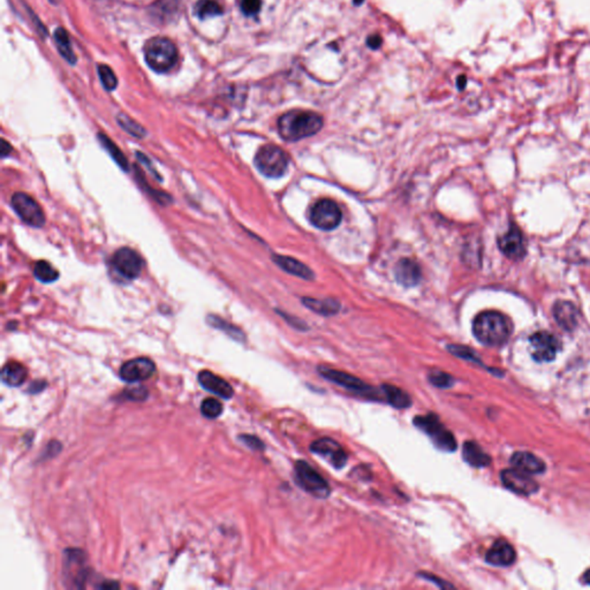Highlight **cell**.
<instances>
[{
	"label": "cell",
	"mask_w": 590,
	"mask_h": 590,
	"mask_svg": "<svg viewBox=\"0 0 590 590\" xmlns=\"http://www.w3.org/2000/svg\"><path fill=\"white\" fill-rule=\"evenodd\" d=\"M323 117L312 111L292 110L278 120V132L286 141L297 142L317 134L323 127Z\"/></svg>",
	"instance_id": "2"
},
{
	"label": "cell",
	"mask_w": 590,
	"mask_h": 590,
	"mask_svg": "<svg viewBox=\"0 0 590 590\" xmlns=\"http://www.w3.org/2000/svg\"><path fill=\"white\" fill-rule=\"evenodd\" d=\"M532 357L537 362H550L560 349L559 340L547 331H539L530 338Z\"/></svg>",
	"instance_id": "11"
},
{
	"label": "cell",
	"mask_w": 590,
	"mask_h": 590,
	"mask_svg": "<svg viewBox=\"0 0 590 590\" xmlns=\"http://www.w3.org/2000/svg\"><path fill=\"white\" fill-rule=\"evenodd\" d=\"M98 74H100V81L103 83L104 88L109 91L115 90L118 85V80L113 73V70L107 65H100Z\"/></svg>",
	"instance_id": "32"
},
{
	"label": "cell",
	"mask_w": 590,
	"mask_h": 590,
	"mask_svg": "<svg viewBox=\"0 0 590 590\" xmlns=\"http://www.w3.org/2000/svg\"><path fill=\"white\" fill-rule=\"evenodd\" d=\"M318 372L323 376L324 379L331 381L333 384L339 385V386L346 389L352 394L364 396V398H369L372 400L379 399V394L376 389L372 388V385L367 384L364 381H361L360 379H357L351 374L340 372V370L331 369L327 367H320Z\"/></svg>",
	"instance_id": "6"
},
{
	"label": "cell",
	"mask_w": 590,
	"mask_h": 590,
	"mask_svg": "<svg viewBox=\"0 0 590 590\" xmlns=\"http://www.w3.org/2000/svg\"><path fill=\"white\" fill-rule=\"evenodd\" d=\"M422 578L427 579V580H433V582L438 586L441 588H446V587H453V586H450L448 584H445V582H442V580H439V579L433 578V575L430 574H422L421 575Z\"/></svg>",
	"instance_id": "41"
},
{
	"label": "cell",
	"mask_w": 590,
	"mask_h": 590,
	"mask_svg": "<svg viewBox=\"0 0 590 590\" xmlns=\"http://www.w3.org/2000/svg\"><path fill=\"white\" fill-rule=\"evenodd\" d=\"M429 381L431 384L439 389L451 388L454 383L453 377L451 375L441 372V370H433V372H430Z\"/></svg>",
	"instance_id": "33"
},
{
	"label": "cell",
	"mask_w": 590,
	"mask_h": 590,
	"mask_svg": "<svg viewBox=\"0 0 590 590\" xmlns=\"http://www.w3.org/2000/svg\"><path fill=\"white\" fill-rule=\"evenodd\" d=\"M11 150H12V147L9 146V143L6 142L5 139H3V143H1V154H3V157L7 156V154H11Z\"/></svg>",
	"instance_id": "42"
},
{
	"label": "cell",
	"mask_w": 590,
	"mask_h": 590,
	"mask_svg": "<svg viewBox=\"0 0 590 590\" xmlns=\"http://www.w3.org/2000/svg\"><path fill=\"white\" fill-rule=\"evenodd\" d=\"M273 262L286 273L297 275V277L305 279V280L315 279V275L312 273V269H309L306 264H303L302 262H300L295 258L283 256V255H273Z\"/></svg>",
	"instance_id": "21"
},
{
	"label": "cell",
	"mask_w": 590,
	"mask_h": 590,
	"mask_svg": "<svg viewBox=\"0 0 590 590\" xmlns=\"http://www.w3.org/2000/svg\"><path fill=\"white\" fill-rule=\"evenodd\" d=\"M497 243L502 254L511 260H522L526 255V240L517 225L511 224L509 231L500 236Z\"/></svg>",
	"instance_id": "12"
},
{
	"label": "cell",
	"mask_w": 590,
	"mask_h": 590,
	"mask_svg": "<svg viewBox=\"0 0 590 590\" xmlns=\"http://www.w3.org/2000/svg\"><path fill=\"white\" fill-rule=\"evenodd\" d=\"M381 44H383V38H381V35H379V33L372 35L367 40V46H369L370 49L372 50H379Z\"/></svg>",
	"instance_id": "39"
},
{
	"label": "cell",
	"mask_w": 590,
	"mask_h": 590,
	"mask_svg": "<svg viewBox=\"0 0 590 590\" xmlns=\"http://www.w3.org/2000/svg\"><path fill=\"white\" fill-rule=\"evenodd\" d=\"M28 370L23 364L19 362H9L5 364L1 372V379L5 384L12 388L21 386L27 381Z\"/></svg>",
	"instance_id": "22"
},
{
	"label": "cell",
	"mask_w": 590,
	"mask_h": 590,
	"mask_svg": "<svg viewBox=\"0 0 590 590\" xmlns=\"http://www.w3.org/2000/svg\"><path fill=\"white\" fill-rule=\"evenodd\" d=\"M122 396L125 399L132 400V401H143L148 398V390L142 385H139V386L127 389Z\"/></svg>",
	"instance_id": "35"
},
{
	"label": "cell",
	"mask_w": 590,
	"mask_h": 590,
	"mask_svg": "<svg viewBox=\"0 0 590 590\" xmlns=\"http://www.w3.org/2000/svg\"><path fill=\"white\" fill-rule=\"evenodd\" d=\"M156 372V364L148 357H137L127 361L120 368V377L127 383L147 381Z\"/></svg>",
	"instance_id": "14"
},
{
	"label": "cell",
	"mask_w": 590,
	"mask_h": 590,
	"mask_svg": "<svg viewBox=\"0 0 590 590\" xmlns=\"http://www.w3.org/2000/svg\"><path fill=\"white\" fill-rule=\"evenodd\" d=\"M98 137H100V143L103 144L104 148L109 152V154L112 156L113 159H115V161L117 162V163H118L125 171H127L128 163L127 161H126V157H125L122 152L117 148L115 143H113L109 137H106L104 134H100Z\"/></svg>",
	"instance_id": "29"
},
{
	"label": "cell",
	"mask_w": 590,
	"mask_h": 590,
	"mask_svg": "<svg viewBox=\"0 0 590 590\" xmlns=\"http://www.w3.org/2000/svg\"><path fill=\"white\" fill-rule=\"evenodd\" d=\"M294 473L297 485L306 492L322 500L330 496L331 490L327 482L306 461L297 460Z\"/></svg>",
	"instance_id": "7"
},
{
	"label": "cell",
	"mask_w": 590,
	"mask_h": 590,
	"mask_svg": "<svg viewBox=\"0 0 590 590\" xmlns=\"http://www.w3.org/2000/svg\"><path fill=\"white\" fill-rule=\"evenodd\" d=\"M254 163L258 170L268 178H280L288 169V154L275 144H267L260 148L255 156Z\"/></svg>",
	"instance_id": "5"
},
{
	"label": "cell",
	"mask_w": 590,
	"mask_h": 590,
	"mask_svg": "<svg viewBox=\"0 0 590 590\" xmlns=\"http://www.w3.org/2000/svg\"><path fill=\"white\" fill-rule=\"evenodd\" d=\"M364 0H353V3H354V5H357V6H360V5H362V4H364Z\"/></svg>",
	"instance_id": "46"
},
{
	"label": "cell",
	"mask_w": 590,
	"mask_h": 590,
	"mask_svg": "<svg viewBox=\"0 0 590 590\" xmlns=\"http://www.w3.org/2000/svg\"><path fill=\"white\" fill-rule=\"evenodd\" d=\"M500 478L502 485L517 495L530 496L539 490V485L533 478H530L528 474L521 472L519 469H505Z\"/></svg>",
	"instance_id": "15"
},
{
	"label": "cell",
	"mask_w": 590,
	"mask_h": 590,
	"mask_svg": "<svg viewBox=\"0 0 590 590\" xmlns=\"http://www.w3.org/2000/svg\"><path fill=\"white\" fill-rule=\"evenodd\" d=\"M210 324L214 325L216 329H221V330L227 331V333L230 334L232 338L236 340H241L243 338V334L239 329H236V327H232L230 324H227L226 322L223 321V320H219V318L216 317H210Z\"/></svg>",
	"instance_id": "34"
},
{
	"label": "cell",
	"mask_w": 590,
	"mask_h": 590,
	"mask_svg": "<svg viewBox=\"0 0 590 590\" xmlns=\"http://www.w3.org/2000/svg\"><path fill=\"white\" fill-rule=\"evenodd\" d=\"M511 463L515 469L528 475L541 474L545 470V463L530 452H517L511 458Z\"/></svg>",
	"instance_id": "19"
},
{
	"label": "cell",
	"mask_w": 590,
	"mask_h": 590,
	"mask_svg": "<svg viewBox=\"0 0 590 590\" xmlns=\"http://www.w3.org/2000/svg\"><path fill=\"white\" fill-rule=\"evenodd\" d=\"M414 426L423 431L439 450L444 452H454L457 450V441L451 431L445 428L437 415L416 416L414 418Z\"/></svg>",
	"instance_id": "4"
},
{
	"label": "cell",
	"mask_w": 590,
	"mask_h": 590,
	"mask_svg": "<svg viewBox=\"0 0 590 590\" xmlns=\"http://www.w3.org/2000/svg\"><path fill=\"white\" fill-rule=\"evenodd\" d=\"M240 439L243 441V444L247 445L251 450H255V451H262V450H264L263 442L256 436L243 435V436H240Z\"/></svg>",
	"instance_id": "38"
},
{
	"label": "cell",
	"mask_w": 590,
	"mask_h": 590,
	"mask_svg": "<svg viewBox=\"0 0 590 590\" xmlns=\"http://www.w3.org/2000/svg\"><path fill=\"white\" fill-rule=\"evenodd\" d=\"M467 85V78L465 75H460L458 78L457 80V85L459 90H463V89L466 88Z\"/></svg>",
	"instance_id": "43"
},
{
	"label": "cell",
	"mask_w": 590,
	"mask_h": 590,
	"mask_svg": "<svg viewBox=\"0 0 590 590\" xmlns=\"http://www.w3.org/2000/svg\"><path fill=\"white\" fill-rule=\"evenodd\" d=\"M221 13H223V7L216 0H200L195 6V14L201 20L221 16Z\"/></svg>",
	"instance_id": "28"
},
{
	"label": "cell",
	"mask_w": 590,
	"mask_h": 590,
	"mask_svg": "<svg viewBox=\"0 0 590 590\" xmlns=\"http://www.w3.org/2000/svg\"><path fill=\"white\" fill-rule=\"evenodd\" d=\"M381 392L384 394L385 400L391 406H394V409H409V406L412 405L411 396L406 391L396 388L394 385H381Z\"/></svg>",
	"instance_id": "24"
},
{
	"label": "cell",
	"mask_w": 590,
	"mask_h": 590,
	"mask_svg": "<svg viewBox=\"0 0 590 590\" xmlns=\"http://www.w3.org/2000/svg\"><path fill=\"white\" fill-rule=\"evenodd\" d=\"M342 214L334 201L323 199L314 204L309 219L314 226L320 230L331 231L339 226Z\"/></svg>",
	"instance_id": "8"
},
{
	"label": "cell",
	"mask_w": 590,
	"mask_h": 590,
	"mask_svg": "<svg viewBox=\"0 0 590 590\" xmlns=\"http://www.w3.org/2000/svg\"><path fill=\"white\" fill-rule=\"evenodd\" d=\"M512 329L509 317L496 310L482 312L473 322V333L476 339L491 347L504 345L511 336Z\"/></svg>",
	"instance_id": "1"
},
{
	"label": "cell",
	"mask_w": 590,
	"mask_h": 590,
	"mask_svg": "<svg viewBox=\"0 0 590 590\" xmlns=\"http://www.w3.org/2000/svg\"><path fill=\"white\" fill-rule=\"evenodd\" d=\"M578 315V309L569 301H558L554 306V318L565 330L572 331L576 327Z\"/></svg>",
	"instance_id": "20"
},
{
	"label": "cell",
	"mask_w": 590,
	"mask_h": 590,
	"mask_svg": "<svg viewBox=\"0 0 590 590\" xmlns=\"http://www.w3.org/2000/svg\"><path fill=\"white\" fill-rule=\"evenodd\" d=\"M147 64L157 73H167L176 65L178 50L174 43L165 37H154L144 48Z\"/></svg>",
	"instance_id": "3"
},
{
	"label": "cell",
	"mask_w": 590,
	"mask_h": 590,
	"mask_svg": "<svg viewBox=\"0 0 590 590\" xmlns=\"http://www.w3.org/2000/svg\"><path fill=\"white\" fill-rule=\"evenodd\" d=\"M394 275L400 284L405 288H413L421 280V268L415 260L411 258H403L396 263L394 268Z\"/></svg>",
	"instance_id": "17"
},
{
	"label": "cell",
	"mask_w": 590,
	"mask_h": 590,
	"mask_svg": "<svg viewBox=\"0 0 590 590\" xmlns=\"http://www.w3.org/2000/svg\"><path fill=\"white\" fill-rule=\"evenodd\" d=\"M55 40L57 43L58 50L60 52L61 56L66 59L70 64L74 65L76 63L75 53L72 50L70 46V36L66 31L63 28H58L55 33Z\"/></svg>",
	"instance_id": "26"
},
{
	"label": "cell",
	"mask_w": 590,
	"mask_h": 590,
	"mask_svg": "<svg viewBox=\"0 0 590 590\" xmlns=\"http://www.w3.org/2000/svg\"><path fill=\"white\" fill-rule=\"evenodd\" d=\"M448 349V352H451L452 354L461 357V359H465V360L478 361V357L474 354V352L472 349H469L468 347H465V346L450 345Z\"/></svg>",
	"instance_id": "37"
},
{
	"label": "cell",
	"mask_w": 590,
	"mask_h": 590,
	"mask_svg": "<svg viewBox=\"0 0 590 590\" xmlns=\"http://www.w3.org/2000/svg\"><path fill=\"white\" fill-rule=\"evenodd\" d=\"M302 302L305 306L308 307L312 312H317L320 315L332 316L339 312V303L334 300H316L312 297H303Z\"/></svg>",
	"instance_id": "25"
},
{
	"label": "cell",
	"mask_w": 590,
	"mask_h": 590,
	"mask_svg": "<svg viewBox=\"0 0 590 590\" xmlns=\"http://www.w3.org/2000/svg\"><path fill=\"white\" fill-rule=\"evenodd\" d=\"M199 383L204 390L209 391L224 399H230L233 396V388L231 386L230 383L208 370H203L199 374Z\"/></svg>",
	"instance_id": "16"
},
{
	"label": "cell",
	"mask_w": 590,
	"mask_h": 590,
	"mask_svg": "<svg viewBox=\"0 0 590 590\" xmlns=\"http://www.w3.org/2000/svg\"><path fill=\"white\" fill-rule=\"evenodd\" d=\"M11 206L16 215L33 227H42L46 224V215L40 204L26 193H16L11 199Z\"/></svg>",
	"instance_id": "9"
},
{
	"label": "cell",
	"mask_w": 590,
	"mask_h": 590,
	"mask_svg": "<svg viewBox=\"0 0 590 590\" xmlns=\"http://www.w3.org/2000/svg\"><path fill=\"white\" fill-rule=\"evenodd\" d=\"M113 270L122 278L133 280L142 271L143 260L134 249L122 247L115 251L111 260Z\"/></svg>",
	"instance_id": "10"
},
{
	"label": "cell",
	"mask_w": 590,
	"mask_h": 590,
	"mask_svg": "<svg viewBox=\"0 0 590 590\" xmlns=\"http://www.w3.org/2000/svg\"><path fill=\"white\" fill-rule=\"evenodd\" d=\"M240 7L245 16H258L262 7V0H240Z\"/></svg>",
	"instance_id": "36"
},
{
	"label": "cell",
	"mask_w": 590,
	"mask_h": 590,
	"mask_svg": "<svg viewBox=\"0 0 590 590\" xmlns=\"http://www.w3.org/2000/svg\"><path fill=\"white\" fill-rule=\"evenodd\" d=\"M463 457L467 463L476 468L489 466L491 463V458L475 442H466L463 444Z\"/></svg>",
	"instance_id": "23"
},
{
	"label": "cell",
	"mask_w": 590,
	"mask_h": 590,
	"mask_svg": "<svg viewBox=\"0 0 590 590\" xmlns=\"http://www.w3.org/2000/svg\"><path fill=\"white\" fill-rule=\"evenodd\" d=\"M310 450L312 453L321 455L336 469L344 468L347 463V453L342 445L327 437L315 441L310 445Z\"/></svg>",
	"instance_id": "13"
},
{
	"label": "cell",
	"mask_w": 590,
	"mask_h": 590,
	"mask_svg": "<svg viewBox=\"0 0 590 590\" xmlns=\"http://www.w3.org/2000/svg\"><path fill=\"white\" fill-rule=\"evenodd\" d=\"M33 275L40 282L53 283L59 278L57 270L46 260H38L33 267Z\"/></svg>",
	"instance_id": "27"
},
{
	"label": "cell",
	"mask_w": 590,
	"mask_h": 590,
	"mask_svg": "<svg viewBox=\"0 0 590 590\" xmlns=\"http://www.w3.org/2000/svg\"><path fill=\"white\" fill-rule=\"evenodd\" d=\"M46 383L44 381H33V384L31 385L29 392H31V394H37V392H41L43 389L46 388Z\"/></svg>",
	"instance_id": "40"
},
{
	"label": "cell",
	"mask_w": 590,
	"mask_h": 590,
	"mask_svg": "<svg viewBox=\"0 0 590 590\" xmlns=\"http://www.w3.org/2000/svg\"><path fill=\"white\" fill-rule=\"evenodd\" d=\"M100 587L102 588H118L119 584L118 582L111 581L107 582V584H100Z\"/></svg>",
	"instance_id": "44"
},
{
	"label": "cell",
	"mask_w": 590,
	"mask_h": 590,
	"mask_svg": "<svg viewBox=\"0 0 590 590\" xmlns=\"http://www.w3.org/2000/svg\"><path fill=\"white\" fill-rule=\"evenodd\" d=\"M201 413L206 418H217L223 413V405L215 398H208L201 404Z\"/></svg>",
	"instance_id": "30"
},
{
	"label": "cell",
	"mask_w": 590,
	"mask_h": 590,
	"mask_svg": "<svg viewBox=\"0 0 590 590\" xmlns=\"http://www.w3.org/2000/svg\"><path fill=\"white\" fill-rule=\"evenodd\" d=\"M485 560L495 566L512 565L515 560V549L504 539H498L488 551Z\"/></svg>",
	"instance_id": "18"
},
{
	"label": "cell",
	"mask_w": 590,
	"mask_h": 590,
	"mask_svg": "<svg viewBox=\"0 0 590 590\" xmlns=\"http://www.w3.org/2000/svg\"><path fill=\"white\" fill-rule=\"evenodd\" d=\"M118 122L122 128H124L128 134H130L132 137H143L146 135V130L144 128L141 127L139 124L132 120V119L128 118L127 115H118Z\"/></svg>",
	"instance_id": "31"
},
{
	"label": "cell",
	"mask_w": 590,
	"mask_h": 590,
	"mask_svg": "<svg viewBox=\"0 0 590 590\" xmlns=\"http://www.w3.org/2000/svg\"><path fill=\"white\" fill-rule=\"evenodd\" d=\"M584 580L587 582L588 584H590V569H588L587 572L584 573Z\"/></svg>",
	"instance_id": "45"
}]
</instances>
